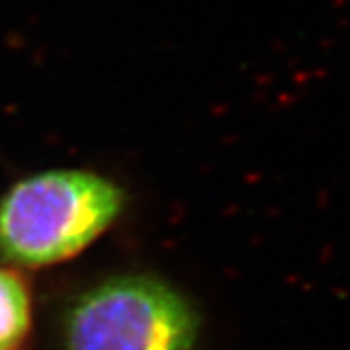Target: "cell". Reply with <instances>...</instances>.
<instances>
[{
  "label": "cell",
  "mask_w": 350,
  "mask_h": 350,
  "mask_svg": "<svg viewBox=\"0 0 350 350\" xmlns=\"http://www.w3.org/2000/svg\"><path fill=\"white\" fill-rule=\"evenodd\" d=\"M29 296L24 282L0 271V350L16 347L29 329Z\"/></svg>",
  "instance_id": "3"
},
{
  "label": "cell",
  "mask_w": 350,
  "mask_h": 350,
  "mask_svg": "<svg viewBox=\"0 0 350 350\" xmlns=\"http://www.w3.org/2000/svg\"><path fill=\"white\" fill-rule=\"evenodd\" d=\"M189 301L150 276H119L84 294L66 323L68 350H193Z\"/></svg>",
  "instance_id": "2"
},
{
  "label": "cell",
  "mask_w": 350,
  "mask_h": 350,
  "mask_svg": "<svg viewBox=\"0 0 350 350\" xmlns=\"http://www.w3.org/2000/svg\"><path fill=\"white\" fill-rule=\"evenodd\" d=\"M121 204V191L100 175H33L0 200V255L25 267L64 261L98 238Z\"/></svg>",
  "instance_id": "1"
}]
</instances>
